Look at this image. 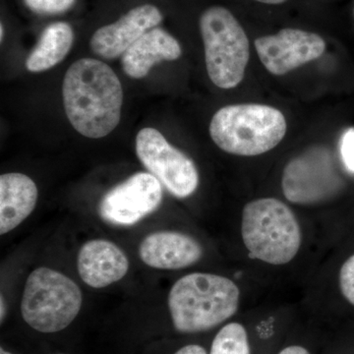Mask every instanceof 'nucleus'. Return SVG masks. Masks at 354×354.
<instances>
[{
	"mask_svg": "<svg viewBox=\"0 0 354 354\" xmlns=\"http://www.w3.org/2000/svg\"><path fill=\"white\" fill-rule=\"evenodd\" d=\"M62 95L69 122L83 136L102 138L120 124L122 85L101 60L82 58L74 62L65 73Z\"/></svg>",
	"mask_w": 354,
	"mask_h": 354,
	"instance_id": "1",
	"label": "nucleus"
},
{
	"mask_svg": "<svg viewBox=\"0 0 354 354\" xmlns=\"http://www.w3.org/2000/svg\"><path fill=\"white\" fill-rule=\"evenodd\" d=\"M241 290L234 281L220 274L193 272L172 286L169 309L177 332H205L235 315Z\"/></svg>",
	"mask_w": 354,
	"mask_h": 354,
	"instance_id": "2",
	"label": "nucleus"
},
{
	"mask_svg": "<svg viewBox=\"0 0 354 354\" xmlns=\"http://www.w3.org/2000/svg\"><path fill=\"white\" fill-rule=\"evenodd\" d=\"M288 124L278 109L259 104H232L218 109L209 135L221 150L241 157L269 152L285 138Z\"/></svg>",
	"mask_w": 354,
	"mask_h": 354,
	"instance_id": "3",
	"label": "nucleus"
},
{
	"mask_svg": "<svg viewBox=\"0 0 354 354\" xmlns=\"http://www.w3.org/2000/svg\"><path fill=\"white\" fill-rule=\"evenodd\" d=\"M241 236L251 257L274 266L291 262L302 243L297 216L276 198L247 203L242 209Z\"/></svg>",
	"mask_w": 354,
	"mask_h": 354,
	"instance_id": "4",
	"label": "nucleus"
},
{
	"mask_svg": "<svg viewBox=\"0 0 354 354\" xmlns=\"http://www.w3.org/2000/svg\"><path fill=\"white\" fill-rule=\"evenodd\" d=\"M205 48L207 73L221 88H234L243 80L250 44L234 14L223 6L206 9L199 20Z\"/></svg>",
	"mask_w": 354,
	"mask_h": 354,
	"instance_id": "5",
	"label": "nucleus"
},
{
	"mask_svg": "<svg viewBox=\"0 0 354 354\" xmlns=\"http://www.w3.org/2000/svg\"><path fill=\"white\" fill-rule=\"evenodd\" d=\"M82 302L80 288L71 279L41 267L28 277L21 313L32 329L46 334L57 333L75 320Z\"/></svg>",
	"mask_w": 354,
	"mask_h": 354,
	"instance_id": "6",
	"label": "nucleus"
},
{
	"mask_svg": "<svg viewBox=\"0 0 354 354\" xmlns=\"http://www.w3.org/2000/svg\"><path fill=\"white\" fill-rule=\"evenodd\" d=\"M136 153L147 171L174 197L183 199L197 190L200 177L194 162L169 144L158 130L151 127L140 130Z\"/></svg>",
	"mask_w": 354,
	"mask_h": 354,
	"instance_id": "7",
	"label": "nucleus"
},
{
	"mask_svg": "<svg viewBox=\"0 0 354 354\" xmlns=\"http://www.w3.org/2000/svg\"><path fill=\"white\" fill-rule=\"evenodd\" d=\"M341 185L329 149L314 146L293 158L281 176L286 200L298 205L319 204L334 196Z\"/></svg>",
	"mask_w": 354,
	"mask_h": 354,
	"instance_id": "8",
	"label": "nucleus"
},
{
	"mask_svg": "<svg viewBox=\"0 0 354 354\" xmlns=\"http://www.w3.org/2000/svg\"><path fill=\"white\" fill-rule=\"evenodd\" d=\"M162 201L158 179L150 172H137L102 197L99 214L106 223L129 227L153 213Z\"/></svg>",
	"mask_w": 354,
	"mask_h": 354,
	"instance_id": "9",
	"label": "nucleus"
},
{
	"mask_svg": "<svg viewBox=\"0 0 354 354\" xmlns=\"http://www.w3.org/2000/svg\"><path fill=\"white\" fill-rule=\"evenodd\" d=\"M261 62L274 75L281 76L322 57L326 43L322 37L286 28L276 35L254 41Z\"/></svg>",
	"mask_w": 354,
	"mask_h": 354,
	"instance_id": "10",
	"label": "nucleus"
},
{
	"mask_svg": "<svg viewBox=\"0 0 354 354\" xmlns=\"http://www.w3.org/2000/svg\"><path fill=\"white\" fill-rule=\"evenodd\" d=\"M162 21V14L158 7L151 4L135 7L113 24L97 29L91 39V48L97 57L115 59Z\"/></svg>",
	"mask_w": 354,
	"mask_h": 354,
	"instance_id": "11",
	"label": "nucleus"
},
{
	"mask_svg": "<svg viewBox=\"0 0 354 354\" xmlns=\"http://www.w3.org/2000/svg\"><path fill=\"white\" fill-rule=\"evenodd\" d=\"M146 265L158 270H180L196 264L203 257L201 244L178 232L162 230L149 234L139 246Z\"/></svg>",
	"mask_w": 354,
	"mask_h": 354,
	"instance_id": "12",
	"label": "nucleus"
},
{
	"mask_svg": "<svg viewBox=\"0 0 354 354\" xmlns=\"http://www.w3.org/2000/svg\"><path fill=\"white\" fill-rule=\"evenodd\" d=\"M77 268L86 285L104 288L124 278L129 269V261L116 244L95 239L81 247Z\"/></svg>",
	"mask_w": 354,
	"mask_h": 354,
	"instance_id": "13",
	"label": "nucleus"
},
{
	"mask_svg": "<svg viewBox=\"0 0 354 354\" xmlns=\"http://www.w3.org/2000/svg\"><path fill=\"white\" fill-rule=\"evenodd\" d=\"M181 53L176 38L165 30L153 28L125 51L121 57V66L130 78L142 79L150 73L153 65L178 59Z\"/></svg>",
	"mask_w": 354,
	"mask_h": 354,
	"instance_id": "14",
	"label": "nucleus"
},
{
	"mask_svg": "<svg viewBox=\"0 0 354 354\" xmlns=\"http://www.w3.org/2000/svg\"><path fill=\"white\" fill-rule=\"evenodd\" d=\"M38 188L29 176L18 172L0 176V234L18 227L36 208Z\"/></svg>",
	"mask_w": 354,
	"mask_h": 354,
	"instance_id": "15",
	"label": "nucleus"
},
{
	"mask_svg": "<svg viewBox=\"0 0 354 354\" xmlns=\"http://www.w3.org/2000/svg\"><path fill=\"white\" fill-rule=\"evenodd\" d=\"M73 41V30L68 23L57 22L48 26L26 60V68L32 73L53 68L68 55Z\"/></svg>",
	"mask_w": 354,
	"mask_h": 354,
	"instance_id": "16",
	"label": "nucleus"
},
{
	"mask_svg": "<svg viewBox=\"0 0 354 354\" xmlns=\"http://www.w3.org/2000/svg\"><path fill=\"white\" fill-rule=\"evenodd\" d=\"M209 354H251L245 328L236 322L221 328L214 339Z\"/></svg>",
	"mask_w": 354,
	"mask_h": 354,
	"instance_id": "17",
	"label": "nucleus"
},
{
	"mask_svg": "<svg viewBox=\"0 0 354 354\" xmlns=\"http://www.w3.org/2000/svg\"><path fill=\"white\" fill-rule=\"evenodd\" d=\"M26 6L32 12L43 15H55L68 11L76 0H24Z\"/></svg>",
	"mask_w": 354,
	"mask_h": 354,
	"instance_id": "18",
	"label": "nucleus"
},
{
	"mask_svg": "<svg viewBox=\"0 0 354 354\" xmlns=\"http://www.w3.org/2000/svg\"><path fill=\"white\" fill-rule=\"evenodd\" d=\"M339 281L342 295L354 306V255L342 266Z\"/></svg>",
	"mask_w": 354,
	"mask_h": 354,
	"instance_id": "19",
	"label": "nucleus"
},
{
	"mask_svg": "<svg viewBox=\"0 0 354 354\" xmlns=\"http://www.w3.org/2000/svg\"><path fill=\"white\" fill-rule=\"evenodd\" d=\"M341 153L346 169L354 174V128H349L342 135Z\"/></svg>",
	"mask_w": 354,
	"mask_h": 354,
	"instance_id": "20",
	"label": "nucleus"
},
{
	"mask_svg": "<svg viewBox=\"0 0 354 354\" xmlns=\"http://www.w3.org/2000/svg\"><path fill=\"white\" fill-rule=\"evenodd\" d=\"M174 354H208L206 349L198 344H189V346H183Z\"/></svg>",
	"mask_w": 354,
	"mask_h": 354,
	"instance_id": "21",
	"label": "nucleus"
},
{
	"mask_svg": "<svg viewBox=\"0 0 354 354\" xmlns=\"http://www.w3.org/2000/svg\"><path fill=\"white\" fill-rule=\"evenodd\" d=\"M279 354H310V353L304 346H290L283 348Z\"/></svg>",
	"mask_w": 354,
	"mask_h": 354,
	"instance_id": "22",
	"label": "nucleus"
},
{
	"mask_svg": "<svg viewBox=\"0 0 354 354\" xmlns=\"http://www.w3.org/2000/svg\"><path fill=\"white\" fill-rule=\"evenodd\" d=\"M254 1L261 2V3L271 4V6H278V4L285 3L288 0H254Z\"/></svg>",
	"mask_w": 354,
	"mask_h": 354,
	"instance_id": "23",
	"label": "nucleus"
},
{
	"mask_svg": "<svg viewBox=\"0 0 354 354\" xmlns=\"http://www.w3.org/2000/svg\"><path fill=\"white\" fill-rule=\"evenodd\" d=\"M0 302H1V313H0V317H1V322L3 321L4 316H6V304H4V298L1 295V300H0Z\"/></svg>",
	"mask_w": 354,
	"mask_h": 354,
	"instance_id": "24",
	"label": "nucleus"
},
{
	"mask_svg": "<svg viewBox=\"0 0 354 354\" xmlns=\"http://www.w3.org/2000/svg\"><path fill=\"white\" fill-rule=\"evenodd\" d=\"M4 39V27L3 24H1L0 26V39H1V41H3Z\"/></svg>",
	"mask_w": 354,
	"mask_h": 354,
	"instance_id": "25",
	"label": "nucleus"
},
{
	"mask_svg": "<svg viewBox=\"0 0 354 354\" xmlns=\"http://www.w3.org/2000/svg\"><path fill=\"white\" fill-rule=\"evenodd\" d=\"M0 354H12L10 353H8V351H4L3 348L0 349Z\"/></svg>",
	"mask_w": 354,
	"mask_h": 354,
	"instance_id": "26",
	"label": "nucleus"
},
{
	"mask_svg": "<svg viewBox=\"0 0 354 354\" xmlns=\"http://www.w3.org/2000/svg\"><path fill=\"white\" fill-rule=\"evenodd\" d=\"M58 354H62V353H58Z\"/></svg>",
	"mask_w": 354,
	"mask_h": 354,
	"instance_id": "27",
	"label": "nucleus"
},
{
	"mask_svg": "<svg viewBox=\"0 0 354 354\" xmlns=\"http://www.w3.org/2000/svg\"><path fill=\"white\" fill-rule=\"evenodd\" d=\"M353 13H354V11H353Z\"/></svg>",
	"mask_w": 354,
	"mask_h": 354,
	"instance_id": "28",
	"label": "nucleus"
}]
</instances>
